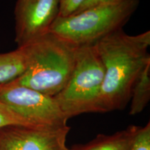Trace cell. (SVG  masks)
Instances as JSON below:
<instances>
[{
  "instance_id": "cell-3",
  "label": "cell",
  "mask_w": 150,
  "mask_h": 150,
  "mask_svg": "<svg viewBox=\"0 0 150 150\" xmlns=\"http://www.w3.org/2000/svg\"><path fill=\"white\" fill-rule=\"evenodd\" d=\"M138 4V0H125L96 6L68 16H58L50 33L76 47L94 45L104 37L122 29Z\"/></svg>"
},
{
  "instance_id": "cell-14",
  "label": "cell",
  "mask_w": 150,
  "mask_h": 150,
  "mask_svg": "<svg viewBox=\"0 0 150 150\" xmlns=\"http://www.w3.org/2000/svg\"><path fill=\"white\" fill-rule=\"evenodd\" d=\"M125 1V0H86L83 4L81 6V7L78 9L76 13L80 12L85 9L91 8V7L96 6L99 5H106V4H115L121 1Z\"/></svg>"
},
{
  "instance_id": "cell-4",
  "label": "cell",
  "mask_w": 150,
  "mask_h": 150,
  "mask_svg": "<svg viewBox=\"0 0 150 150\" xmlns=\"http://www.w3.org/2000/svg\"><path fill=\"white\" fill-rule=\"evenodd\" d=\"M104 78V65L95 46L78 47L70 79L54 97L67 119L86 112H98Z\"/></svg>"
},
{
  "instance_id": "cell-7",
  "label": "cell",
  "mask_w": 150,
  "mask_h": 150,
  "mask_svg": "<svg viewBox=\"0 0 150 150\" xmlns=\"http://www.w3.org/2000/svg\"><path fill=\"white\" fill-rule=\"evenodd\" d=\"M70 127L8 126L0 129V150H68Z\"/></svg>"
},
{
  "instance_id": "cell-1",
  "label": "cell",
  "mask_w": 150,
  "mask_h": 150,
  "mask_svg": "<svg viewBox=\"0 0 150 150\" xmlns=\"http://www.w3.org/2000/svg\"><path fill=\"white\" fill-rule=\"evenodd\" d=\"M94 45L104 69L98 112L122 110L130 101L135 81L150 62V31L130 35L120 29Z\"/></svg>"
},
{
  "instance_id": "cell-6",
  "label": "cell",
  "mask_w": 150,
  "mask_h": 150,
  "mask_svg": "<svg viewBox=\"0 0 150 150\" xmlns=\"http://www.w3.org/2000/svg\"><path fill=\"white\" fill-rule=\"evenodd\" d=\"M59 0H17L15 7L18 47L29 45L50 32L59 16Z\"/></svg>"
},
{
  "instance_id": "cell-10",
  "label": "cell",
  "mask_w": 150,
  "mask_h": 150,
  "mask_svg": "<svg viewBox=\"0 0 150 150\" xmlns=\"http://www.w3.org/2000/svg\"><path fill=\"white\" fill-rule=\"evenodd\" d=\"M129 115L141 112L150 99V62L144 67L135 81L131 91Z\"/></svg>"
},
{
  "instance_id": "cell-11",
  "label": "cell",
  "mask_w": 150,
  "mask_h": 150,
  "mask_svg": "<svg viewBox=\"0 0 150 150\" xmlns=\"http://www.w3.org/2000/svg\"><path fill=\"white\" fill-rule=\"evenodd\" d=\"M8 126L38 127L17 115L0 101V129Z\"/></svg>"
},
{
  "instance_id": "cell-5",
  "label": "cell",
  "mask_w": 150,
  "mask_h": 150,
  "mask_svg": "<svg viewBox=\"0 0 150 150\" xmlns=\"http://www.w3.org/2000/svg\"><path fill=\"white\" fill-rule=\"evenodd\" d=\"M0 101L17 115L35 126H64L65 117L54 97L13 81L0 84Z\"/></svg>"
},
{
  "instance_id": "cell-9",
  "label": "cell",
  "mask_w": 150,
  "mask_h": 150,
  "mask_svg": "<svg viewBox=\"0 0 150 150\" xmlns=\"http://www.w3.org/2000/svg\"><path fill=\"white\" fill-rule=\"evenodd\" d=\"M29 64L25 47H18L14 51L0 54V84L7 83L20 76Z\"/></svg>"
},
{
  "instance_id": "cell-2",
  "label": "cell",
  "mask_w": 150,
  "mask_h": 150,
  "mask_svg": "<svg viewBox=\"0 0 150 150\" xmlns=\"http://www.w3.org/2000/svg\"><path fill=\"white\" fill-rule=\"evenodd\" d=\"M24 47L29 64L13 81L48 96H56L70 79L78 47L50 32Z\"/></svg>"
},
{
  "instance_id": "cell-8",
  "label": "cell",
  "mask_w": 150,
  "mask_h": 150,
  "mask_svg": "<svg viewBox=\"0 0 150 150\" xmlns=\"http://www.w3.org/2000/svg\"><path fill=\"white\" fill-rule=\"evenodd\" d=\"M138 129V126L131 125L111 135L99 134L89 142L68 150H130Z\"/></svg>"
},
{
  "instance_id": "cell-13",
  "label": "cell",
  "mask_w": 150,
  "mask_h": 150,
  "mask_svg": "<svg viewBox=\"0 0 150 150\" xmlns=\"http://www.w3.org/2000/svg\"><path fill=\"white\" fill-rule=\"evenodd\" d=\"M86 0H59V16H68L76 12Z\"/></svg>"
},
{
  "instance_id": "cell-12",
  "label": "cell",
  "mask_w": 150,
  "mask_h": 150,
  "mask_svg": "<svg viewBox=\"0 0 150 150\" xmlns=\"http://www.w3.org/2000/svg\"><path fill=\"white\" fill-rule=\"evenodd\" d=\"M130 150H150V122L138 127Z\"/></svg>"
}]
</instances>
